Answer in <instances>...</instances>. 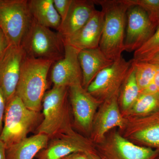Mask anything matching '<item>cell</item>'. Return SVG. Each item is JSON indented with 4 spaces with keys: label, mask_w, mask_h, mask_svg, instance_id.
Returning <instances> with one entry per match:
<instances>
[{
    "label": "cell",
    "mask_w": 159,
    "mask_h": 159,
    "mask_svg": "<svg viewBox=\"0 0 159 159\" xmlns=\"http://www.w3.org/2000/svg\"><path fill=\"white\" fill-rule=\"evenodd\" d=\"M131 6L142 8L147 13L149 20L156 29L159 26V0H128Z\"/></svg>",
    "instance_id": "obj_25"
},
{
    "label": "cell",
    "mask_w": 159,
    "mask_h": 159,
    "mask_svg": "<svg viewBox=\"0 0 159 159\" xmlns=\"http://www.w3.org/2000/svg\"><path fill=\"white\" fill-rule=\"evenodd\" d=\"M62 159H100L97 153L79 152H75Z\"/></svg>",
    "instance_id": "obj_27"
},
{
    "label": "cell",
    "mask_w": 159,
    "mask_h": 159,
    "mask_svg": "<svg viewBox=\"0 0 159 159\" xmlns=\"http://www.w3.org/2000/svg\"><path fill=\"white\" fill-rule=\"evenodd\" d=\"M148 62L159 66V53L157 54L150 61H148Z\"/></svg>",
    "instance_id": "obj_32"
},
{
    "label": "cell",
    "mask_w": 159,
    "mask_h": 159,
    "mask_svg": "<svg viewBox=\"0 0 159 159\" xmlns=\"http://www.w3.org/2000/svg\"><path fill=\"white\" fill-rule=\"evenodd\" d=\"M25 57L22 46L9 45L0 60V87L6 103L16 94L22 65Z\"/></svg>",
    "instance_id": "obj_13"
},
{
    "label": "cell",
    "mask_w": 159,
    "mask_h": 159,
    "mask_svg": "<svg viewBox=\"0 0 159 159\" xmlns=\"http://www.w3.org/2000/svg\"><path fill=\"white\" fill-rule=\"evenodd\" d=\"M74 124L77 128L89 139L93 122L102 102L96 99L84 88L82 82H78L69 87Z\"/></svg>",
    "instance_id": "obj_9"
},
{
    "label": "cell",
    "mask_w": 159,
    "mask_h": 159,
    "mask_svg": "<svg viewBox=\"0 0 159 159\" xmlns=\"http://www.w3.org/2000/svg\"><path fill=\"white\" fill-rule=\"evenodd\" d=\"M78 59L82 71V85L86 90L97 75L114 61L107 58L99 48L80 51Z\"/></svg>",
    "instance_id": "obj_18"
},
{
    "label": "cell",
    "mask_w": 159,
    "mask_h": 159,
    "mask_svg": "<svg viewBox=\"0 0 159 159\" xmlns=\"http://www.w3.org/2000/svg\"><path fill=\"white\" fill-rule=\"evenodd\" d=\"M32 20L27 0H0V29L9 45L21 46Z\"/></svg>",
    "instance_id": "obj_6"
},
{
    "label": "cell",
    "mask_w": 159,
    "mask_h": 159,
    "mask_svg": "<svg viewBox=\"0 0 159 159\" xmlns=\"http://www.w3.org/2000/svg\"><path fill=\"white\" fill-rule=\"evenodd\" d=\"M9 44L4 33L0 29V60L9 48Z\"/></svg>",
    "instance_id": "obj_29"
},
{
    "label": "cell",
    "mask_w": 159,
    "mask_h": 159,
    "mask_svg": "<svg viewBox=\"0 0 159 159\" xmlns=\"http://www.w3.org/2000/svg\"><path fill=\"white\" fill-rule=\"evenodd\" d=\"M6 101L2 89L0 87V134L2 130L3 120L6 110Z\"/></svg>",
    "instance_id": "obj_28"
},
{
    "label": "cell",
    "mask_w": 159,
    "mask_h": 159,
    "mask_svg": "<svg viewBox=\"0 0 159 159\" xmlns=\"http://www.w3.org/2000/svg\"><path fill=\"white\" fill-rule=\"evenodd\" d=\"M125 119L124 127L118 129L124 138L139 146L159 150V110L146 116Z\"/></svg>",
    "instance_id": "obj_10"
},
{
    "label": "cell",
    "mask_w": 159,
    "mask_h": 159,
    "mask_svg": "<svg viewBox=\"0 0 159 159\" xmlns=\"http://www.w3.org/2000/svg\"><path fill=\"white\" fill-rule=\"evenodd\" d=\"M79 50L65 45V55L51 67V80L54 86H66L82 82V75L78 59Z\"/></svg>",
    "instance_id": "obj_15"
},
{
    "label": "cell",
    "mask_w": 159,
    "mask_h": 159,
    "mask_svg": "<svg viewBox=\"0 0 159 159\" xmlns=\"http://www.w3.org/2000/svg\"><path fill=\"white\" fill-rule=\"evenodd\" d=\"M157 159H159V156L158 157V158H157Z\"/></svg>",
    "instance_id": "obj_33"
},
{
    "label": "cell",
    "mask_w": 159,
    "mask_h": 159,
    "mask_svg": "<svg viewBox=\"0 0 159 159\" xmlns=\"http://www.w3.org/2000/svg\"><path fill=\"white\" fill-rule=\"evenodd\" d=\"M159 110V93H141L132 106L122 115L125 119L146 116Z\"/></svg>",
    "instance_id": "obj_22"
},
{
    "label": "cell",
    "mask_w": 159,
    "mask_h": 159,
    "mask_svg": "<svg viewBox=\"0 0 159 159\" xmlns=\"http://www.w3.org/2000/svg\"><path fill=\"white\" fill-rule=\"evenodd\" d=\"M101 6L103 24L99 48L109 59L115 61L125 51L127 12L131 6L128 0H97Z\"/></svg>",
    "instance_id": "obj_1"
},
{
    "label": "cell",
    "mask_w": 159,
    "mask_h": 159,
    "mask_svg": "<svg viewBox=\"0 0 159 159\" xmlns=\"http://www.w3.org/2000/svg\"><path fill=\"white\" fill-rule=\"evenodd\" d=\"M119 94L102 102L94 118L89 139L94 144L102 142L107 134L116 128L121 130L126 119L122 116L118 101Z\"/></svg>",
    "instance_id": "obj_12"
},
{
    "label": "cell",
    "mask_w": 159,
    "mask_h": 159,
    "mask_svg": "<svg viewBox=\"0 0 159 159\" xmlns=\"http://www.w3.org/2000/svg\"><path fill=\"white\" fill-rule=\"evenodd\" d=\"M69 87L53 86L44 95L42 103L43 120L37 134L47 135L49 139L74 130L67 104Z\"/></svg>",
    "instance_id": "obj_3"
},
{
    "label": "cell",
    "mask_w": 159,
    "mask_h": 159,
    "mask_svg": "<svg viewBox=\"0 0 159 159\" xmlns=\"http://www.w3.org/2000/svg\"><path fill=\"white\" fill-rule=\"evenodd\" d=\"M103 24V13L96 10L82 28L71 35L63 37L65 45L79 51L99 48Z\"/></svg>",
    "instance_id": "obj_16"
},
{
    "label": "cell",
    "mask_w": 159,
    "mask_h": 159,
    "mask_svg": "<svg viewBox=\"0 0 159 159\" xmlns=\"http://www.w3.org/2000/svg\"><path fill=\"white\" fill-rule=\"evenodd\" d=\"M6 145L0 140V159H6Z\"/></svg>",
    "instance_id": "obj_30"
},
{
    "label": "cell",
    "mask_w": 159,
    "mask_h": 159,
    "mask_svg": "<svg viewBox=\"0 0 159 159\" xmlns=\"http://www.w3.org/2000/svg\"><path fill=\"white\" fill-rule=\"evenodd\" d=\"M152 82H153L154 84L155 85L159 93V69L157 71L156 74L155 75Z\"/></svg>",
    "instance_id": "obj_31"
},
{
    "label": "cell",
    "mask_w": 159,
    "mask_h": 159,
    "mask_svg": "<svg viewBox=\"0 0 159 159\" xmlns=\"http://www.w3.org/2000/svg\"><path fill=\"white\" fill-rule=\"evenodd\" d=\"M132 62V59L127 61L121 56L111 65L101 71L89 85L87 90L102 102L119 94Z\"/></svg>",
    "instance_id": "obj_8"
},
{
    "label": "cell",
    "mask_w": 159,
    "mask_h": 159,
    "mask_svg": "<svg viewBox=\"0 0 159 159\" xmlns=\"http://www.w3.org/2000/svg\"><path fill=\"white\" fill-rule=\"evenodd\" d=\"M21 46L27 57L56 61L65 55L62 35L39 25L33 19Z\"/></svg>",
    "instance_id": "obj_5"
},
{
    "label": "cell",
    "mask_w": 159,
    "mask_h": 159,
    "mask_svg": "<svg viewBox=\"0 0 159 159\" xmlns=\"http://www.w3.org/2000/svg\"><path fill=\"white\" fill-rule=\"evenodd\" d=\"M28 5L32 18L36 22L58 31L61 20L55 9L53 0H29Z\"/></svg>",
    "instance_id": "obj_20"
},
{
    "label": "cell",
    "mask_w": 159,
    "mask_h": 159,
    "mask_svg": "<svg viewBox=\"0 0 159 159\" xmlns=\"http://www.w3.org/2000/svg\"><path fill=\"white\" fill-rule=\"evenodd\" d=\"M55 61L26 56L23 61L16 94L31 110L40 112L48 88L49 70Z\"/></svg>",
    "instance_id": "obj_2"
},
{
    "label": "cell",
    "mask_w": 159,
    "mask_h": 159,
    "mask_svg": "<svg viewBox=\"0 0 159 159\" xmlns=\"http://www.w3.org/2000/svg\"><path fill=\"white\" fill-rule=\"evenodd\" d=\"M133 62L140 93L153 81L159 66L148 61H136L133 60Z\"/></svg>",
    "instance_id": "obj_23"
},
{
    "label": "cell",
    "mask_w": 159,
    "mask_h": 159,
    "mask_svg": "<svg viewBox=\"0 0 159 159\" xmlns=\"http://www.w3.org/2000/svg\"><path fill=\"white\" fill-rule=\"evenodd\" d=\"M139 95L140 90L136 79L134 67L132 62L129 72L119 93L118 101L122 115L125 113L132 106Z\"/></svg>",
    "instance_id": "obj_21"
},
{
    "label": "cell",
    "mask_w": 159,
    "mask_h": 159,
    "mask_svg": "<svg viewBox=\"0 0 159 159\" xmlns=\"http://www.w3.org/2000/svg\"><path fill=\"white\" fill-rule=\"evenodd\" d=\"M51 139L47 147L38 154L37 159H62L79 152L97 153L95 144L90 139L74 130Z\"/></svg>",
    "instance_id": "obj_11"
},
{
    "label": "cell",
    "mask_w": 159,
    "mask_h": 159,
    "mask_svg": "<svg viewBox=\"0 0 159 159\" xmlns=\"http://www.w3.org/2000/svg\"><path fill=\"white\" fill-rule=\"evenodd\" d=\"M49 137L43 134L27 137L6 148V159H34L48 144Z\"/></svg>",
    "instance_id": "obj_19"
},
{
    "label": "cell",
    "mask_w": 159,
    "mask_h": 159,
    "mask_svg": "<svg viewBox=\"0 0 159 159\" xmlns=\"http://www.w3.org/2000/svg\"><path fill=\"white\" fill-rule=\"evenodd\" d=\"M39 112L29 109L15 94L6 103L0 140L6 148L22 141L34 128L39 119Z\"/></svg>",
    "instance_id": "obj_4"
},
{
    "label": "cell",
    "mask_w": 159,
    "mask_h": 159,
    "mask_svg": "<svg viewBox=\"0 0 159 159\" xmlns=\"http://www.w3.org/2000/svg\"><path fill=\"white\" fill-rule=\"evenodd\" d=\"M96 10L94 1L73 0L57 32L63 37L74 34L89 21Z\"/></svg>",
    "instance_id": "obj_17"
},
{
    "label": "cell",
    "mask_w": 159,
    "mask_h": 159,
    "mask_svg": "<svg viewBox=\"0 0 159 159\" xmlns=\"http://www.w3.org/2000/svg\"><path fill=\"white\" fill-rule=\"evenodd\" d=\"M127 18L124 48L125 51L130 52L142 47L152 36L157 29L151 23L146 12L139 6L129 8Z\"/></svg>",
    "instance_id": "obj_14"
},
{
    "label": "cell",
    "mask_w": 159,
    "mask_h": 159,
    "mask_svg": "<svg viewBox=\"0 0 159 159\" xmlns=\"http://www.w3.org/2000/svg\"><path fill=\"white\" fill-rule=\"evenodd\" d=\"M115 129L107 134L102 142L95 144L100 159H157L159 156V149L136 145Z\"/></svg>",
    "instance_id": "obj_7"
},
{
    "label": "cell",
    "mask_w": 159,
    "mask_h": 159,
    "mask_svg": "<svg viewBox=\"0 0 159 159\" xmlns=\"http://www.w3.org/2000/svg\"><path fill=\"white\" fill-rule=\"evenodd\" d=\"M159 53V26L147 41L134 51L133 60L136 61H149Z\"/></svg>",
    "instance_id": "obj_24"
},
{
    "label": "cell",
    "mask_w": 159,
    "mask_h": 159,
    "mask_svg": "<svg viewBox=\"0 0 159 159\" xmlns=\"http://www.w3.org/2000/svg\"><path fill=\"white\" fill-rule=\"evenodd\" d=\"M73 0H53L55 9L61 18V21L65 18Z\"/></svg>",
    "instance_id": "obj_26"
}]
</instances>
